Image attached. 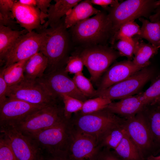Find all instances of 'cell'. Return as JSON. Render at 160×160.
Here are the masks:
<instances>
[{
    "mask_svg": "<svg viewBox=\"0 0 160 160\" xmlns=\"http://www.w3.org/2000/svg\"><path fill=\"white\" fill-rule=\"evenodd\" d=\"M146 160H160V155L157 156L152 155L148 157Z\"/></svg>",
    "mask_w": 160,
    "mask_h": 160,
    "instance_id": "46",
    "label": "cell"
},
{
    "mask_svg": "<svg viewBox=\"0 0 160 160\" xmlns=\"http://www.w3.org/2000/svg\"><path fill=\"white\" fill-rule=\"evenodd\" d=\"M51 0H36V7L41 12V23H45V19L47 18L48 8L51 5Z\"/></svg>",
    "mask_w": 160,
    "mask_h": 160,
    "instance_id": "39",
    "label": "cell"
},
{
    "mask_svg": "<svg viewBox=\"0 0 160 160\" xmlns=\"http://www.w3.org/2000/svg\"><path fill=\"white\" fill-rule=\"evenodd\" d=\"M89 1L92 4L98 5L103 7H106L109 5L112 7L119 4L118 1L114 0H90Z\"/></svg>",
    "mask_w": 160,
    "mask_h": 160,
    "instance_id": "42",
    "label": "cell"
},
{
    "mask_svg": "<svg viewBox=\"0 0 160 160\" xmlns=\"http://www.w3.org/2000/svg\"><path fill=\"white\" fill-rule=\"evenodd\" d=\"M65 119L64 106L58 104L57 102L32 113L14 125L24 135L31 137Z\"/></svg>",
    "mask_w": 160,
    "mask_h": 160,
    "instance_id": "3",
    "label": "cell"
},
{
    "mask_svg": "<svg viewBox=\"0 0 160 160\" xmlns=\"http://www.w3.org/2000/svg\"><path fill=\"white\" fill-rule=\"evenodd\" d=\"M123 127L145 160L152 155L155 156L156 150L152 135L139 112L126 119Z\"/></svg>",
    "mask_w": 160,
    "mask_h": 160,
    "instance_id": "13",
    "label": "cell"
},
{
    "mask_svg": "<svg viewBox=\"0 0 160 160\" xmlns=\"http://www.w3.org/2000/svg\"><path fill=\"white\" fill-rule=\"evenodd\" d=\"M138 95L145 105L151 103L160 95V76L145 92Z\"/></svg>",
    "mask_w": 160,
    "mask_h": 160,
    "instance_id": "34",
    "label": "cell"
},
{
    "mask_svg": "<svg viewBox=\"0 0 160 160\" xmlns=\"http://www.w3.org/2000/svg\"><path fill=\"white\" fill-rule=\"evenodd\" d=\"M159 49L150 43L139 41L132 61L143 68L147 67L150 63V59L157 53Z\"/></svg>",
    "mask_w": 160,
    "mask_h": 160,
    "instance_id": "28",
    "label": "cell"
},
{
    "mask_svg": "<svg viewBox=\"0 0 160 160\" xmlns=\"http://www.w3.org/2000/svg\"><path fill=\"white\" fill-rule=\"evenodd\" d=\"M15 1L13 0H0V14L4 17L14 19V18L12 10Z\"/></svg>",
    "mask_w": 160,
    "mask_h": 160,
    "instance_id": "37",
    "label": "cell"
},
{
    "mask_svg": "<svg viewBox=\"0 0 160 160\" xmlns=\"http://www.w3.org/2000/svg\"><path fill=\"white\" fill-rule=\"evenodd\" d=\"M52 95L60 98L62 95H66L84 102L87 97L77 88L72 78L65 72V68L47 73L36 79Z\"/></svg>",
    "mask_w": 160,
    "mask_h": 160,
    "instance_id": "11",
    "label": "cell"
},
{
    "mask_svg": "<svg viewBox=\"0 0 160 160\" xmlns=\"http://www.w3.org/2000/svg\"><path fill=\"white\" fill-rule=\"evenodd\" d=\"M12 12L17 23L28 32L34 29H41V12L36 7L24 5L15 1Z\"/></svg>",
    "mask_w": 160,
    "mask_h": 160,
    "instance_id": "17",
    "label": "cell"
},
{
    "mask_svg": "<svg viewBox=\"0 0 160 160\" xmlns=\"http://www.w3.org/2000/svg\"><path fill=\"white\" fill-rule=\"evenodd\" d=\"M8 86L5 81L1 70L0 72V105L7 99L6 93Z\"/></svg>",
    "mask_w": 160,
    "mask_h": 160,
    "instance_id": "41",
    "label": "cell"
},
{
    "mask_svg": "<svg viewBox=\"0 0 160 160\" xmlns=\"http://www.w3.org/2000/svg\"><path fill=\"white\" fill-rule=\"evenodd\" d=\"M17 1L24 5L36 7V0H19Z\"/></svg>",
    "mask_w": 160,
    "mask_h": 160,
    "instance_id": "44",
    "label": "cell"
},
{
    "mask_svg": "<svg viewBox=\"0 0 160 160\" xmlns=\"http://www.w3.org/2000/svg\"><path fill=\"white\" fill-rule=\"evenodd\" d=\"M125 120L105 108L85 114L75 113L71 121L76 129L95 137L98 142L106 132L123 124Z\"/></svg>",
    "mask_w": 160,
    "mask_h": 160,
    "instance_id": "2",
    "label": "cell"
},
{
    "mask_svg": "<svg viewBox=\"0 0 160 160\" xmlns=\"http://www.w3.org/2000/svg\"><path fill=\"white\" fill-rule=\"evenodd\" d=\"M1 134L8 141L18 160H41L43 152L33 139L14 125H0Z\"/></svg>",
    "mask_w": 160,
    "mask_h": 160,
    "instance_id": "9",
    "label": "cell"
},
{
    "mask_svg": "<svg viewBox=\"0 0 160 160\" xmlns=\"http://www.w3.org/2000/svg\"><path fill=\"white\" fill-rule=\"evenodd\" d=\"M55 3L49 7L47 16V21L42 25V29L49 26L54 27L60 23L61 18L79 2L80 0H55Z\"/></svg>",
    "mask_w": 160,
    "mask_h": 160,
    "instance_id": "21",
    "label": "cell"
},
{
    "mask_svg": "<svg viewBox=\"0 0 160 160\" xmlns=\"http://www.w3.org/2000/svg\"><path fill=\"white\" fill-rule=\"evenodd\" d=\"M140 31L139 25L134 21L127 23L122 25L113 35L111 42L113 43L116 40L130 39L135 35H138Z\"/></svg>",
    "mask_w": 160,
    "mask_h": 160,
    "instance_id": "30",
    "label": "cell"
},
{
    "mask_svg": "<svg viewBox=\"0 0 160 160\" xmlns=\"http://www.w3.org/2000/svg\"><path fill=\"white\" fill-rule=\"evenodd\" d=\"M6 96L8 98L43 106L57 102L58 99L50 94L36 79L25 78L16 85L8 87Z\"/></svg>",
    "mask_w": 160,
    "mask_h": 160,
    "instance_id": "7",
    "label": "cell"
},
{
    "mask_svg": "<svg viewBox=\"0 0 160 160\" xmlns=\"http://www.w3.org/2000/svg\"><path fill=\"white\" fill-rule=\"evenodd\" d=\"M64 104L65 117L70 120L73 113L79 112L81 110L84 102L79 99L66 95L60 96Z\"/></svg>",
    "mask_w": 160,
    "mask_h": 160,
    "instance_id": "31",
    "label": "cell"
},
{
    "mask_svg": "<svg viewBox=\"0 0 160 160\" xmlns=\"http://www.w3.org/2000/svg\"><path fill=\"white\" fill-rule=\"evenodd\" d=\"M48 65L47 58L39 52L27 61L24 69V76L28 79L35 80L42 77Z\"/></svg>",
    "mask_w": 160,
    "mask_h": 160,
    "instance_id": "22",
    "label": "cell"
},
{
    "mask_svg": "<svg viewBox=\"0 0 160 160\" xmlns=\"http://www.w3.org/2000/svg\"><path fill=\"white\" fill-rule=\"evenodd\" d=\"M72 79L78 89L86 97H95L97 90L94 88L90 79L82 73L74 75Z\"/></svg>",
    "mask_w": 160,
    "mask_h": 160,
    "instance_id": "32",
    "label": "cell"
},
{
    "mask_svg": "<svg viewBox=\"0 0 160 160\" xmlns=\"http://www.w3.org/2000/svg\"><path fill=\"white\" fill-rule=\"evenodd\" d=\"M28 32L25 29L13 30L9 27L0 25V59L3 61L9 50L17 39Z\"/></svg>",
    "mask_w": 160,
    "mask_h": 160,
    "instance_id": "23",
    "label": "cell"
},
{
    "mask_svg": "<svg viewBox=\"0 0 160 160\" xmlns=\"http://www.w3.org/2000/svg\"><path fill=\"white\" fill-rule=\"evenodd\" d=\"M13 19L9 17H4L0 14V25L9 27L12 29V27L15 26L17 23Z\"/></svg>",
    "mask_w": 160,
    "mask_h": 160,
    "instance_id": "43",
    "label": "cell"
},
{
    "mask_svg": "<svg viewBox=\"0 0 160 160\" xmlns=\"http://www.w3.org/2000/svg\"><path fill=\"white\" fill-rule=\"evenodd\" d=\"M96 158H94V159H92V160H96Z\"/></svg>",
    "mask_w": 160,
    "mask_h": 160,
    "instance_id": "48",
    "label": "cell"
},
{
    "mask_svg": "<svg viewBox=\"0 0 160 160\" xmlns=\"http://www.w3.org/2000/svg\"><path fill=\"white\" fill-rule=\"evenodd\" d=\"M145 105L138 94L123 98L118 102H112L106 108L126 119L135 116Z\"/></svg>",
    "mask_w": 160,
    "mask_h": 160,
    "instance_id": "18",
    "label": "cell"
},
{
    "mask_svg": "<svg viewBox=\"0 0 160 160\" xmlns=\"http://www.w3.org/2000/svg\"><path fill=\"white\" fill-rule=\"evenodd\" d=\"M119 55L113 49L100 47L87 48L79 55L90 73V80L96 83Z\"/></svg>",
    "mask_w": 160,
    "mask_h": 160,
    "instance_id": "12",
    "label": "cell"
},
{
    "mask_svg": "<svg viewBox=\"0 0 160 160\" xmlns=\"http://www.w3.org/2000/svg\"><path fill=\"white\" fill-rule=\"evenodd\" d=\"M64 24L60 23L54 27L44 30L47 33V38L40 52L48 59L46 73L63 68L68 44Z\"/></svg>",
    "mask_w": 160,
    "mask_h": 160,
    "instance_id": "5",
    "label": "cell"
},
{
    "mask_svg": "<svg viewBox=\"0 0 160 160\" xmlns=\"http://www.w3.org/2000/svg\"><path fill=\"white\" fill-rule=\"evenodd\" d=\"M113 151L123 160H145L138 147L125 131L121 143Z\"/></svg>",
    "mask_w": 160,
    "mask_h": 160,
    "instance_id": "24",
    "label": "cell"
},
{
    "mask_svg": "<svg viewBox=\"0 0 160 160\" xmlns=\"http://www.w3.org/2000/svg\"><path fill=\"white\" fill-rule=\"evenodd\" d=\"M142 23L140 31L138 37L144 39L154 47L160 48V21L152 23L140 17Z\"/></svg>",
    "mask_w": 160,
    "mask_h": 160,
    "instance_id": "25",
    "label": "cell"
},
{
    "mask_svg": "<svg viewBox=\"0 0 160 160\" xmlns=\"http://www.w3.org/2000/svg\"><path fill=\"white\" fill-rule=\"evenodd\" d=\"M101 149L95 137L74 128L68 153L73 160H91L96 157Z\"/></svg>",
    "mask_w": 160,
    "mask_h": 160,
    "instance_id": "15",
    "label": "cell"
},
{
    "mask_svg": "<svg viewBox=\"0 0 160 160\" xmlns=\"http://www.w3.org/2000/svg\"><path fill=\"white\" fill-rule=\"evenodd\" d=\"M66 63L65 71L67 73L75 75L82 73L84 64L82 59L79 55L69 57Z\"/></svg>",
    "mask_w": 160,
    "mask_h": 160,
    "instance_id": "35",
    "label": "cell"
},
{
    "mask_svg": "<svg viewBox=\"0 0 160 160\" xmlns=\"http://www.w3.org/2000/svg\"><path fill=\"white\" fill-rule=\"evenodd\" d=\"M29 59L13 64L1 69L8 87L16 85L25 79V67Z\"/></svg>",
    "mask_w": 160,
    "mask_h": 160,
    "instance_id": "27",
    "label": "cell"
},
{
    "mask_svg": "<svg viewBox=\"0 0 160 160\" xmlns=\"http://www.w3.org/2000/svg\"><path fill=\"white\" fill-rule=\"evenodd\" d=\"M159 105V107H160V105Z\"/></svg>",
    "mask_w": 160,
    "mask_h": 160,
    "instance_id": "49",
    "label": "cell"
},
{
    "mask_svg": "<svg viewBox=\"0 0 160 160\" xmlns=\"http://www.w3.org/2000/svg\"><path fill=\"white\" fill-rule=\"evenodd\" d=\"M154 71L145 67L127 79L105 89L97 90L95 97H101L111 100L121 99L139 92L152 77Z\"/></svg>",
    "mask_w": 160,
    "mask_h": 160,
    "instance_id": "10",
    "label": "cell"
},
{
    "mask_svg": "<svg viewBox=\"0 0 160 160\" xmlns=\"http://www.w3.org/2000/svg\"><path fill=\"white\" fill-rule=\"evenodd\" d=\"M47 38L44 30L39 33L33 31L21 35L7 54L3 60L5 64L4 68L29 59L40 52Z\"/></svg>",
    "mask_w": 160,
    "mask_h": 160,
    "instance_id": "6",
    "label": "cell"
},
{
    "mask_svg": "<svg viewBox=\"0 0 160 160\" xmlns=\"http://www.w3.org/2000/svg\"><path fill=\"white\" fill-rule=\"evenodd\" d=\"M74 130L71 119L65 118L57 124L30 137L42 152L68 153Z\"/></svg>",
    "mask_w": 160,
    "mask_h": 160,
    "instance_id": "1",
    "label": "cell"
},
{
    "mask_svg": "<svg viewBox=\"0 0 160 160\" xmlns=\"http://www.w3.org/2000/svg\"><path fill=\"white\" fill-rule=\"evenodd\" d=\"M123 124L117 126L109 129L102 135L98 142V145L101 149L105 148L114 150L118 147L125 133Z\"/></svg>",
    "mask_w": 160,
    "mask_h": 160,
    "instance_id": "26",
    "label": "cell"
},
{
    "mask_svg": "<svg viewBox=\"0 0 160 160\" xmlns=\"http://www.w3.org/2000/svg\"><path fill=\"white\" fill-rule=\"evenodd\" d=\"M41 160H73L69 156L68 153L60 152L49 153L45 152L42 153Z\"/></svg>",
    "mask_w": 160,
    "mask_h": 160,
    "instance_id": "40",
    "label": "cell"
},
{
    "mask_svg": "<svg viewBox=\"0 0 160 160\" xmlns=\"http://www.w3.org/2000/svg\"><path fill=\"white\" fill-rule=\"evenodd\" d=\"M0 160H18L7 140L1 134L0 137Z\"/></svg>",
    "mask_w": 160,
    "mask_h": 160,
    "instance_id": "36",
    "label": "cell"
},
{
    "mask_svg": "<svg viewBox=\"0 0 160 160\" xmlns=\"http://www.w3.org/2000/svg\"><path fill=\"white\" fill-rule=\"evenodd\" d=\"M151 105H160V95L156 98L151 103L149 104Z\"/></svg>",
    "mask_w": 160,
    "mask_h": 160,
    "instance_id": "45",
    "label": "cell"
},
{
    "mask_svg": "<svg viewBox=\"0 0 160 160\" xmlns=\"http://www.w3.org/2000/svg\"><path fill=\"white\" fill-rule=\"evenodd\" d=\"M139 41L137 39L133 38L121 39L117 42L115 47L120 55L131 59Z\"/></svg>",
    "mask_w": 160,
    "mask_h": 160,
    "instance_id": "33",
    "label": "cell"
},
{
    "mask_svg": "<svg viewBox=\"0 0 160 160\" xmlns=\"http://www.w3.org/2000/svg\"><path fill=\"white\" fill-rule=\"evenodd\" d=\"M160 5V1L127 0L112 7L108 17L113 35L124 24L142 17L148 16Z\"/></svg>",
    "mask_w": 160,
    "mask_h": 160,
    "instance_id": "4",
    "label": "cell"
},
{
    "mask_svg": "<svg viewBox=\"0 0 160 160\" xmlns=\"http://www.w3.org/2000/svg\"><path fill=\"white\" fill-rule=\"evenodd\" d=\"M112 102L109 99L99 97L87 100L84 102L82 109L79 112L85 114L97 112L105 109Z\"/></svg>",
    "mask_w": 160,
    "mask_h": 160,
    "instance_id": "29",
    "label": "cell"
},
{
    "mask_svg": "<svg viewBox=\"0 0 160 160\" xmlns=\"http://www.w3.org/2000/svg\"><path fill=\"white\" fill-rule=\"evenodd\" d=\"M96 160H123L111 149L102 148L98 153Z\"/></svg>",
    "mask_w": 160,
    "mask_h": 160,
    "instance_id": "38",
    "label": "cell"
},
{
    "mask_svg": "<svg viewBox=\"0 0 160 160\" xmlns=\"http://www.w3.org/2000/svg\"><path fill=\"white\" fill-rule=\"evenodd\" d=\"M153 137L156 152L160 148V107L157 105H145L139 112Z\"/></svg>",
    "mask_w": 160,
    "mask_h": 160,
    "instance_id": "19",
    "label": "cell"
},
{
    "mask_svg": "<svg viewBox=\"0 0 160 160\" xmlns=\"http://www.w3.org/2000/svg\"><path fill=\"white\" fill-rule=\"evenodd\" d=\"M73 33L80 41L95 43L112 33V25L108 15L101 11L73 26Z\"/></svg>",
    "mask_w": 160,
    "mask_h": 160,
    "instance_id": "8",
    "label": "cell"
},
{
    "mask_svg": "<svg viewBox=\"0 0 160 160\" xmlns=\"http://www.w3.org/2000/svg\"><path fill=\"white\" fill-rule=\"evenodd\" d=\"M142 68L129 60L117 62L105 71L98 83L97 90L107 88L127 79Z\"/></svg>",
    "mask_w": 160,
    "mask_h": 160,
    "instance_id": "16",
    "label": "cell"
},
{
    "mask_svg": "<svg viewBox=\"0 0 160 160\" xmlns=\"http://www.w3.org/2000/svg\"></svg>",
    "mask_w": 160,
    "mask_h": 160,
    "instance_id": "50",
    "label": "cell"
},
{
    "mask_svg": "<svg viewBox=\"0 0 160 160\" xmlns=\"http://www.w3.org/2000/svg\"><path fill=\"white\" fill-rule=\"evenodd\" d=\"M160 153V148L156 152V155H155V156L157 154H158V153Z\"/></svg>",
    "mask_w": 160,
    "mask_h": 160,
    "instance_id": "47",
    "label": "cell"
},
{
    "mask_svg": "<svg viewBox=\"0 0 160 160\" xmlns=\"http://www.w3.org/2000/svg\"><path fill=\"white\" fill-rule=\"evenodd\" d=\"M45 106L7 97L0 105V125H15L29 115Z\"/></svg>",
    "mask_w": 160,
    "mask_h": 160,
    "instance_id": "14",
    "label": "cell"
},
{
    "mask_svg": "<svg viewBox=\"0 0 160 160\" xmlns=\"http://www.w3.org/2000/svg\"><path fill=\"white\" fill-rule=\"evenodd\" d=\"M100 11L93 7L89 0L82 1L70 9L66 14L64 24L65 28L66 29L73 26Z\"/></svg>",
    "mask_w": 160,
    "mask_h": 160,
    "instance_id": "20",
    "label": "cell"
}]
</instances>
